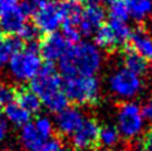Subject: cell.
<instances>
[{
	"label": "cell",
	"mask_w": 152,
	"mask_h": 151,
	"mask_svg": "<svg viewBox=\"0 0 152 151\" xmlns=\"http://www.w3.org/2000/svg\"><path fill=\"white\" fill-rule=\"evenodd\" d=\"M17 98H18L17 103H19L30 115L31 113H37L42 107V102L39 97L31 89H21L19 93H17Z\"/></svg>",
	"instance_id": "obj_21"
},
{
	"label": "cell",
	"mask_w": 152,
	"mask_h": 151,
	"mask_svg": "<svg viewBox=\"0 0 152 151\" xmlns=\"http://www.w3.org/2000/svg\"><path fill=\"white\" fill-rule=\"evenodd\" d=\"M142 147L146 151H152V127H150L147 132L142 137Z\"/></svg>",
	"instance_id": "obj_29"
},
{
	"label": "cell",
	"mask_w": 152,
	"mask_h": 151,
	"mask_svg": "<svg viewBox=\"0 0 152 151\" xmlns=\"http://www.w3.org/2000/svg\"><path fill=\"white\" fill-rule=\"evenodd\" d=\"M108 14H110L111 20L127 23V20L129 18V13H128L126 0H115V1H112L110 4Z\"/></svg>",
	"instance_id": "obj_22"
},
{
	"label": "cell",
	"mask_w": 152,
	"mask_h": 151,
	"mask_svg": "<svg viewBox=\"0 0 152 151\" xmlns=\"http://www.w3.org/2000/svg\"><path fill=\"white\" fill-rule=\"evenodd\" d=\"M103 56L94 43L79 42L70 47L59 61V68L64 77L94 76L101 69Z\"/></svg>",
	"instance_id": "obj_1"
},
{
	"label": "cell",
	"mask_w": 152,
	"mask_h": 151,
	"mask_svg": "<svg viewBox=\"0 0 152 151\" xmlns=\"http://www.w3.org/2000/svg\"><path fill=\"white\" fill-rule=\"evenodd\" d=\"M108 24L111 25V28L113 29V32H115L118 47H122V45L126 44V43L129 40V38H131V34H132V30L128 26V24L124 23V21H115V20H111Z\"/></svg>",
	"instance_id": "obj_23"
},
{
	"label": "cell",
	"mask_w": 152,
	"mask_h": 151,
	"mask_svg": "<svg viewBox=\"0 0 152 151\" xmlns=\"http://www.w3.org/2000/svg\"><path fill=\"white\" fill-rule=\"evenodd\" d=\"M9 127H8V121L4 117L0 116V142H3L8 135Z\"/></svg>",
	"instance_id": "obj_31"
},
{
	"label": "cell",
	"mask_w": 152,
	"mask_h": 151,
	"mask_svg": "<svg viewBox=\"0 0 152 151\" xmlns=\"http://www.w3.org/2000/svg\"><path fill=\"white\" fill-rule=\"evenodd\" d=\"M63 91L68 101L78 105H93L99 98V82L94 76L64 77Z\"/></svg>",
	"instance_id": "obj_3"
},
{
	"label": "cell",
	"mask_w": 152,
	"mask_h": 151,
	"mask_svg": "<svg viewBox=\"0 0 152 151\" xmlns=\"http://www.w3.org/2000/svg\"><path fill=\"white\" fill-rule=\"evenodd\" d=\"M108 88L119 100H132L142 91V79L138 74L122 67L108 77Z\"/></svg>",
	"instance_id": "obj_6"
},
{
	"label": "cell",
	"mask_w": 152,
	"mask_h": 151,
	"mask_svg": "<svg viewBox=\"0 0 152 151\" xmlns=\"http://www.w3.org/2000/svg\"><path fill=\"white\" fill-rule=\"evenodd\" d=\"M39 97L42 105L50 112L59 113L68 107V98L63 91V81L52 63L43 66L30 81V88Z\"/></svg>",
	"instance_id": "obj_2"
},
{
	"label": "cell",
	"mask_w": 152,
	"mask_h": 151,
	"mask_svg": "<svg viewBox=\"0 0 152 151\" xmlns=\"http://www.w3.org/2000/svg\"><path fill=\"white\" fill-rule=\"evenodd\" d=\"M4 113H5V120L14 126L23 127L30 121V113L26 112L19 103H15V102L5 106Z\"/></svg>",
	"instance_id": "obj_16"
},
{
	"label": "cell",
	"mask_w": 152,
	"mask_h": 151,
	"mask_svg": "<svg viewBox=\"0 0 152 151\" xmlns=\"http://www.w3.org/2000/svg\"><path fill=\"white\" fill-rule=\"evenodd\" d=\"M33 1L35 3L37 7H39V5H43V4H45V3H49V1H52V0H33Z\"/></svg>",
	"instance_id": "obj_32"
},
{
	"label": "cell",
	"mask_w": 152,
	"mask_h": 151,
	"mask_svg": "<svg viewBox=\"0 0 152 151\" xmlns=\"http://www.w3.org/2000/svg\"><path fill=\"white\" fill-rule=\"evenodd\" d=\"M42 67V56L35 43L17 52L8 62V68L12 77L19 82L31 81L39 73Z\"/></svg>",
	"instance_id": "obj_4"
},
{
	"label": "cell",
	"mask_w": 152,
	"mask_h": 151,
	"mask_svg": "<svg viewBox=\"0 0 152 151\" xmlns=\"http://www.w3.org/2000/svg\"><path fill=\"white\" fill-rule=\"evenodd\" d=\"M123 62H124V67L138 76H142L148 71V61H146L143 57H141L132 49H128L124 53Z\"/></svg>",
	"instance_id": "obj_19"
},
{
	"label": "cell",
	"mask_w": 152,
	"mask_h": 151,
	"mask_svg": "<svg viewBox=\"0 0 152 151\" xmlns=\"http://www.w3.org/2000/svg\"><path fill=\"white\" fill-rule=\"evenodd\" d=\"M112 1H115V0H102V4H103V3H106V4H108V5H110Z\"/></svg>",
	"instance_id": "obj_35"
},
{
	"label": "cell",
	"mask_w": 152,
	"mask_h": 151,
	"mask_svg": "<svg viewBox=\"0 0 152 151\" xmlns=\"http://www.w3.org/2000/svg\"><path fill=\"white\" fill-rule=\"evenodd\" d=\"M94 42L98 48H103L106 51H113L115 48H118L115 32L110 24H103L94 32Z\"/></svg>",
	"instance_id": "obj_15"
},
{
	"label": "cell",
	"mask_w": 152,
	"mask_h": 151,
	"mask_svg": "<svg viewBox=\"0 0 152 151\" xmlns=\"http://www.w3.org/2000/svg\"><path fill=\"white\" fill-rule=\"evenodd\" d=\"M34 25L37 29L45 34L56 33L57 29L63 24V4L57 1H49L37 7L33 14Z\"/></svg>",
	"instance_id": "obj_7"
},
{
	"label": "cell",
	"mask_w": 152,
	"mask_h": 151,
	"mask_svg": "<svg viewBox=\"0 0 152 151\" xmlns=\"http://www.w3.org/2000/svg\"><path fill=\"white\" fill-rule=\"evenodd\" d=\"M18 3L19 0H0V17L14 9L18 5Z\"/></svg>",
	"instance_id": "obj_28"
},
{
	"label": "cell",
	"mask_w": 152,
	"mask_h": 151,
	"mask_svg": "<svg viewBox=\"0 0 152 151\" xmlns=\"http://www.w3.org/2000/svg\"><path fill=\"white\" fill-rule=\"evenodd\" d=\"M1 35H3V28H1V25H0V39H1Z\"/></svg>",
	"instance_id": "obj_37"
},
{
	"label": "cell",
	"mask_w": 152,
	"mask_h": 151,
	"mask_svg": "<svg viewBox=\"0 0 152 151\" xmlns=\"http://www.w3.org/2000/svg\"><path fill=\"white\" fill-rule=\"evenodd\" d=\"M17 98V91L9 83L0 81V105H10Z\"/></svg>",
	"instance_id": "obj_25"
},
{
	"label": "cell",
	"mask_w": 152,
	"mask_h": 151,
	"mask_svg": "<svg viewBox=\"0 0 152 151\" xmlns=\"http://www.w3.org/2000/svg\"><path fill=\"white\" fill-rule=\"evenodd\" d=\"M69 49V42L64 38L63 34L52 33L48 34L39 44V53L42 58H44L48 63L61 61L64 54Z\"/></svg>",
	"instance_id": "obj_9"
},
{
	"label": "cell",
	"mask_w": 152,
	"mask_h": 151,
	"mask_svg": "<svg viewBox=\"0 0 152 151\" xmlns=\"http://www.w3.org/2000/svg\"><path fill=\"white\" fill-rule=\"evenodd\" d=\"M38 34H39V30L37 29V26L26 23L23 26V29L18 33V38L21 42H28L29 44H33V43H35V40H37Z\"/></svg>",
	"instance_id": "obj_26"
},
{
	"label": "cell",
	"mask_w": 152,
	"mask_h": 151,
	"mask_svg": "<svg viewBox=\"0 0 152 151\" xmlns=\"http://www.w3.org/2000/svg\"><path fill=\"white\" fill-rule=\"evenodd\" d=\"M59 147H62L61 142H59L57 139L52 137L49 140H47L45 142H43L35 151H57Z\"/></svg>",
	"instance_id": "obj_27"
},
{
	"label": "cell",
	"mask_w": 152,
	"mask_h": 151,
	"mask_svg": "<svg viewBox=\"0 0 152 151\" xmlns=\"http://www.w3.org/2000/svg\"><path fill=\"white\" fill-rule=\"evenodd\" d=\"M26 15L19 7V4L12 9L10 12L3 14L0 17V25L3 28V32H7L9 34L18 35L19 32L23 29V26L26 24Z\"/></svg>",
	"instance_id": "obj_13"
},
{
	"label": "cell",
	"mask_w": 152,
	"mask_h": 151,
	"mask_svg": "<svg viewBox=\"0 0 152 151\" xmlns=\"http://www.w3.org/2000/svg\"><path fill=\"white\" fill-rule=\"evenodd\" d=\"M23 49V42L18 37L0 39V68L5 66L17 52Z\"/></svg>",
	"instance_id": "obj_18"
},
{
	"label": "cell",
	"mask_w": 152,
	"mask_h": 151,
	"mask_svg": "<svg viewBox=\"0 0 152 151\" xmlns=\"http://www.w3.org/2000/svg\"><path fill=\"white\" fill-rule=\"evenodd\" d=\"M117 130L126 140L137 139L143 131L145 120L142 117L141 107L136 102L127 101L119 106L117 111Z\"/></svg>",
	"instance_id": "obj_5"
},
{
	"label": "cell",
	"mask_w": 152,
	"mask_h": 151,
	"mask_svg": "<svg viewBox=\"0 0 152 151\" xmlns=\"http://www.w3.org/2000/svg\"><path fill=\"white\" fill-rule=\"evenodd\" d=\"M19 137H20V142L23 145V147L28 151H35L43 142L49 140V139H45L42 136L39 131L35 128L33 122H29L25 126L21 127Z\"/></svg>",
	"instance_id": "obj_14"
},
{
	"label": "cell",
	"mask_w": 152,
	"mask_h": 151,
	"mask_svg": "<svg viewBox=\"0 0 152 151\" xmlns=\"http://www.w3.org/2000/svg\"><path fill=\"white\" fill-rule=\"evenodd\" d=\"M150 30L152 32V17H151V19H150Z\"/></svg>",
	"instance_id": "obj_36"
},
{
	"label": "cell",
	"mask_w": 152,
	"mask_h": 151,
	"mask_svg": "<svg viewBox=\"0 0 152 151\" xmlns=\"http://www.w3.org/2000/svg\"><path fill=\"white\" fill-rule=\"evenodd\" d=\"M84 120L86 117L80 110L75 108V107H67V108L57 113L54 125L62 135L72 136L78 130V127L83 123Z\"/></svg>",
	"instance_id": "obj_11"
},
{
	"label": "cell",
	"mask_w": 152,
	"mask_h": 151,
	"mask_svg": "<svg viewBox=\"0 0 152 151\" xmlns=\"http://www.w3.org/2000/svg\"><path fill=\"white\" fill-rule=\"evenodd\" d=\"M57 151H70V150H69V149H67V147H63V146H62V147H59Z\"/></svg>",
	"instance_id": "obj_34"
},
{
	"label": "cell",
	"mask_w": 152,
	"mask_h": 151,
	"mask_svg": "<svg viewBox=\"0 0 152 151\" xmlns=\"http://www.w3.org/2000/svg\"><path fill=\"white\" fill-rule=\"evenodd\" d=\"M140 151H146V150H140Z\"/></svg>",
	"instance_id": "obj_39"
},
{
	"label": "cell",
	"mask_w": 152,
	"mask_h": 151,
	"mask_svg": "<svg viewBox=\"0 0 152 151\" xmlns=\"http://www.w3.org/2000/svg\"><path fill=\"white\" fill-rule=\"evenodd\" d=\"M129 17L136 21H143L152 14V0H126Z\"/></svg>",
	"instance_id": "obj_17"
},
{
	"label": "cell",
	"mask_w": 152,
	"mask_h": 151,
	"mask_svg": "<svg viewBox=\"0 0 152 151\" xmlns=\"http://www.w3.org/2000/svg\"><path fill=\"white\" fill-rule=\"evenodd\" d=\"M67 3H75V4H79L80 1H83V0H66Z\"/></svg>",
	"instance_id": "obj_33"
},
{
	"label": "cell",
	"mask_w": 152,
	"mask_h": 151,
	"mask_svg": "<svg viewBox=\"0 0 152 151\" xmlns=\"http://www.w3.org/2000/svg\"><path fill=\"white\" fill-rule=\"evenodd\" d=\"M34 126L39 133L45 139H52L53 136V130H54V123L52 120L47 116H39L37 120L33 122Z\"/></svg>",
	"instance_id": "obj_24"
},
{
	"label": "cell",
	"mask_w": 152,
	"mask_h": 151,
	"mask_svg": "<svg viewBox=\"0 0 152 151\" xmlns=\"http://www.w3.org/2000/svg\"><path fill=\"white\" fill-rule=\"evenodd\" d=\"M131 49L146 61H152V35L145 28H137L129 38Z\"/></svg>",
	"instance_id": "obj_12"
},
{
	"label": "cell",
	"mask_w": 152,
	"mask_h": 151,
	"mask_svg": "<svg viewBox=\"0 0 152 151\" xmlns=\"http://www.w3.org/2000/svg\"><path fill=\"white\" fill-rule=\"evenodd\" d=\"M87 7L83 9L82 18L79 20L78 30L80 35H91L103 25L106 12L102 7V0H86Z\"/></svg>",
	"instance_id": "obj_8"
},
{
	"label": "cell",
	"mask_w": 152,
	"mask_h": 151,
	"mask_svg": "<svg viewBox=\"0 0 152 151\" xmlns=\"http://www.w3.org/2000/svg\"><path fill=\"white\" fill-rule=\"evenodd\" d=\"M121 135H119L116 126L113 125H104L99 128L98 135V144L103 149H113L119 144Z\"/></svg>",
	"instance_id": "obj_20"
},
{
	"label": "cell",
	"mask_w": 152,
	"mask_h": 151,
	"mask_svg": "<svg viewBox=\"0 0 152 151\" xmlns=\"http://www.w3.org/2000/svg\"><path fill=\"white\" fill-rule=\"evenodd\" d=\"M141 112H142V117L145 121L152 122V101L146 102V103L141 107Z\"/></svg>",
	"instance_id": "obj_30"
},
{
	"label": "cell",
	"mask_w": 152,
	"mask_h": 151,
	"mask_svg": "<svg viewBox=\"0 0 152 151\" xmlns=\"http://www.w3.org/2000/svg\"><path fill=\"white\" fill-rule=\"evenodd\" d=\"M0 111H1V105H0Z\"/></svg>",
	"instance_id": "obj_38"
},
{
	"label": "cell",
	"mask_w": 152,
	"mask_h": 151,
	"mask_svg": "<svg viewBox=\"0 0 152 151\" xmlns=\"http://www.w3.org/2000/svg\"><path fill=\"white\" fill-rule=\"evenodd\" d=\"M101 126L93 118H86L78 130L72 135V144L77 150H88L98 144Z\"/></svg>",
	"instance_id": "obj_10"
}]
</instances>
